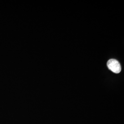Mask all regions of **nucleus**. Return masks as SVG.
I'll use <instances>...</instances> for the list:
<instances>
[{
  "mask_svg": "<svg viewBox=\"0 0 124 124\" xmlns=\"http://www.w3.org/2000/svg\"><path fill=\"white\" fill-rule=\"evenodd\" d=\"M107 67L113 72L118 74L121 70L120 62L114 59H111L107 62Z\"/></svg>",
  "mask_w": 124,
  "mask_h": 124,
  "instance_id": "f257e3e1",
  "label": "nucleus"
}]
</instances>
